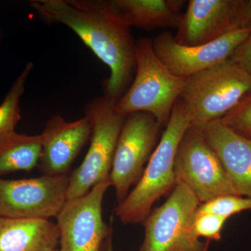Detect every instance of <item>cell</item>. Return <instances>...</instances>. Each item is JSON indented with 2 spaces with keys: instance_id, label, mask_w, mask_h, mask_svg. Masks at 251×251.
Here are the masks:
<instances>
[{
  "instance_id": "23",
  "label": "cell",
  "mask_w": 251,
  "mask_h": 251,
  "mask_svg": "<svg viewBox=\"0 0 251 251\" xmlns=\"http://www.w3.org/2000/svg\"><path fill=\"white\" fill-rule=\"evenodd\" d=\"M239 6L244 27H251V0H239Z\"/></svg>"
},
{
  "instance_id": "2",
  "label": "cell",
  "mask_w": 251,
  "mask_h": 251,
  "mask_svg": "<svg viewBox=\"0 0 251 251\" xmlns=\"http://www.w3.org/2000/svg\"><path fill=\"white\" fill-rule=\"evenodd\" d=\"M191 126V122L178 100L143 176L115 209V214L122 224H143L155 202L174 190L176 186L175 156L183 135Z\"/></svg>"
},
{
  "instance_id": "9",
  "label": "cell",
  "mask_w": 251,
  "mask_h": 251,
  "mask_svg": "<svg viewBox=\"0 0 251 251\" xmlns=\"http://www.w3.org/2000/svg\"><path fill=\"white\" fill-rule=\"evenodd\" d=\"M111 186L103 180L82 197L67 201L56 219L59 229L60 251H102L112 236V227L104 222L102 205Z\"/></svg>"
},
{
  "instance_id": "20",
  "label": "cell",
  "mask_w": 251,
  "mask_h": 251,
  "mask_svg": "<svg viewBox=\"0 0 251 251\" xmlns=\"http://www.w3.org/2000/svg\"><path fill=\"white\" fill-rule=\"evenodd\" d=\"M221 120L234 133L251 141V89Z\"/></svg>"
},
{
  "instance_id": "11",
  "label": "cell",
  "mask_w": 251,
  "mask_h": 251,
  "mask_svg": "<svg viewBox=\"0 0 251 251\" xmlns=\"http://www.w3.org/2000/svg\"><path fill=\"white\" fill-rule=\"evenodd\" d=\"M251 32V27L242 28L209 44L186 46L178 44L171 33L164 31L153 39V49L174 75L190 77L228 60Z\"/></svg>"
},
{
  "instance_id": "5",
  "label": "cell",
  "mask_w": 251,
  "mask_h": 251,
  "mask_svg": "<svg viewBox=\"0 0 251 251\" xmlns=\"http://www.w3.org/2000/svg\"><path fill=\"white\" fill-rule=\"evenodd\" d=\"M117 100L107 95L86 105L91 125L90 145L83 161L69 177L67 201L82 197L109 177L117 141L126 117L115 110Z\"/></svg>"
},
{
  "instance_id": "22",
  "label": "cell",
  "mask_w": 251,
  "mask_h": 251,
  "mask_svg": "<svg viewBox=\"0 0 251 251\" xmlns=\"http://www.w3.org/2000/svg\"><path fill=\"white\" fill-rule=\"evenodd\" d=\"M229 59L251 74V32Z\"/></svg>"
},
{
  "instance_id": "6",
  "label": "cell",
  "mask_w": 251,
  "mask_h": 251,
  "mask_svg": "<svg viewBox=\"0 0 251 251\" xmlns=\"http://www.w3.org/2000/svg\"><path fill=\"white\" fill-rule=\"evenodd\" d=\"M201 202L187 187L176 184L166 202L143 221L145 237L139 251H206L208 244L195 233Z\"/></svg>"
},
{
  "instance_id": "17",
  "label": "cell",
  "mask_w": 251,
  "mask_h": 251,
  "mask_svg": "<svg viewBox=\"0 0 251 251\" xmlns=\"http://www.w3.org/2000/svg\"><path fill=\"white\" fill-rule=\"evenodd\" d=\"M41 152V135L20 134L14 130L0 135V177L32 171L39 165Z\"/></svg>"
},
{
  "instance_id": "4",
  "label": "cell",
  "mask_w": 251,
  "mask_h": 251,
  "mask_svg": "<svg viewBox=\"0 0 251 251\" xmlns=\"http://www.w3.org/2000/svg\"><path fill=\"white\" fill-rule=\"evenodd\" d=\"M251 89V74L229 59L188 77L179 100L191 126L202 128L234 108Z\"/></svg>"
},
{
  "instance_id": "14",
  "label": "cell",
  "mask_w": 251,
  "mask_h": 251,
  "mask_svg": "<svg viewBox=\"0 0 251 251\" xmlns=\"http://www.w3.org/2000/svg\"><path fill=\"white\" fill-rule=\"evenodd\" d=\"M200 129L219 156L238 196L251 198V141L234 133L221 120Z\"/></svg>"
},
{
  "instance_id": "16",
  "label": "cell",
  "mask_w": 251,
  "mask_h": 251,
  "mask_svg": "<svg viewBox=\"0 0 251 251\" xmlns=\"http://www.w3.org/2000/svg\"><path fill=\"white\" fill-rule=\"evenodd\" d=\"M128 27L145 29L176 28L184 0H110Z\"/></svg>"
},
{
  "instance_id": "24",
  "label": "cell",
  "mask_w": 251,
  "mask_h": 251,
  "mask_svg": "<svg viewBox=\"0 0 251 251\" xmlns=\"http://www.w3.org/2000/svg\"><path fill=\"white\" fill-rule=\"evenodd\" d=\"M102 251H114L112 248V236H110L104 244Z\"/></svg>"
},
{
  "instance_id": "12",
  "label": "cell",
  "mask_w": 251,
  "mask_h": 251,
  "mask_svg": "<svg viewBox=\"0 0 251 251\" xmlns=\"http://www.w3.org/2000/svg\"><path fill=\"white\" fill-rule=\"evenodd\" d=\"M239 0H190L176 26L175 41L181 45L209 44L247 28L241 18Z\"/></svg>"
},
{
  "instance_id": "10",
  "label": "cell",
  "mask_w": 251,
  "mask_h": 251,
  "mask_svg": "<svg viewBox=\"0 0 251 251\" xmlns=\"http://www.w3.org/2000/svg\"><path fill=\"white\" fill-rule=\"evenodd\" d=\"M69 177L43 175L22 179L0 178V216L15 219L57 217L67 202Z\"/></svg>"
},
{
  "instance_id": "18",
  "label": "cell",
  "mask_w": 251,
  "mask_h": 251,
  "mask_svg": "<svg viewBox=\"0 0 251 251\" xmlns=\"http://www.w3.org/2000/svg\"><path fill=\"white\" fill-rule=\"evenodd\" d=\"M33 67L32 62L26 64L0 105V135L14 131L21 120L20 101Z\"/></svg>"
},
{
  "instance_id": "3",
  "label": "cell",
  "mask_w": 251,
  "mask_h": 251,
  "mask_svg": "<svg viewBox=\"0 0 251 251\" xmlns=\"http://www.w3.org/2000/svg\"><path fill=\"white\" fill-rule=\"evenodd\" d=\"M135 63L134 78L129 88L117 100L115 110L125 116L135 112L151 114L166 126L188 77L174 75L158 58L152 40L148 38L136 41Z\"/></svg>"
},
{
  "instance_id": "8",
  "label": "cell",
  "mask_w": 251,
  "mask_h": 251,
  "mask_svg": "<svg viewBox=\"0 0 251 251\" xmlns=\"http://www.w3.org/2000/svg\"><path fill=\"white\" fill-rule=\"evenodd\" d=\"M162 127L153 115L146 112H135L126 117L109 175L118 204L125 201L130 188L143 176L161 139Z\"/></svg>"
},
{
  "instance_id": "21",
  "label": "cell",
  "mask_w": 251,
  "mask_h": 251,
  "mask_svg": "<svg viewBox=\"0 0 251 251\" xmlns=\"http://www.w3.org/2000/svg\"><path fill=\"white\" fill-rule=\"evenodd\" d=\"M227 219L210 213L197 211L194 220V231L198 238L203 237L208 241H219Z\"/></svg>"
},
{
  "instance_id": "13",
  "label": "cell",
  "mask_w": 251,
  "mask_h": 251,
  "mask_svg": "<svg viewBox=\"0 0 251 251\" xmlns=\"http://www.w3.org/2000/svg\"><path fill=\"white\" fill-rule=\"evenodd\" d=\"M40 135L39 170L47 176H67L81 150L90 139L91 125L85 116L68 122L60 115H55L46 122Z\"/></svg>"
},
{
  "instance_id": "1",
  "label": "cell",
  "mask_w": 251,
  "mask_h": 251,
  "mask_svg": "<svg viewBox=\"0 0 251 251\" xmlns=\"http://www.w3.org/2000/svg\"><path fill=\"white\" fill-rule=\"evenodd\" d=\"M30 6L44 22L72 29L108 66L105 95L121 98L135 73L136 41L110 0H33Z\"/></svg>"
},
{
  "instance_id": "19",
  "label": "cell",
  "mask_w": 251,
  "mask_h": 251,
  "mask_svg": "<svg viewBox=\"0 0 251 251\" xmlns=\"http://www.w3.org/2000/svg\"><path fill=\"white\" fill-rule=\"evenodd\" d=\"M245 211H251V198L236 195H226L201 204L198 211L210 213L229 219Z\"/></svg>"
},
{
  "instance_id": "7",
  "label": "cell",
  "mask_w": 251,
  "mask_h": 251,
  "mask_svg": "<svg viewBox=\"0 0 251 251\" xmlns=\"http://www.w3.org/2000/svg\"><path fill=\"white\" fill-rule=\"evenodd\" d=\"M174 170L176 184L184 185L201 204L226 195L238 196L219 156L197 127H189L183 135Z\"/></svg>"
},
{
  "instance_id": "25",
  "label": "cell",
  "mask_w": 251,
  "mask_h": 251,
  "mask_svg": "<svg viewBox=\"0 0 251 251\" xmlns=\"http://www.w3.org/2000/svg\"><path fill=\"white\" fill-rule=\"evenodd\" d=\"M50 251H60L59 250H57V249H54V250Z\"/></svg>"
},
{
  "instance_id": "15",
  "label": "cell",
  "mask_w": 251,
  "mask_h": 251,
  "mask_svg": "<svg viewBox=\"0 0 251 251\" xmlns=\"http://www.w3.org/2000/svg\"><path fill=\"white\" fill-rule=\"evenodd\" d=\"M59 242L58 226L49 219L0 216V251H50Z\"/></svg>"
}]
</instances>
